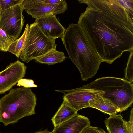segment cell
Returning a JSON list of instances; mask_svg holds the SVG:
<instances>
[{"label": "cell", "instance_id": "obj_20", "mask_svg": "<svg viewBox=\"0 0 133 133\" xmlns=\"http://www.w3.org/2000/svg\"><path fill=\"white\" fill-rule=\"evenodd\" d=\"M44 0H24L22 5L24 10L34 7Z\"/></svg>", "mask_w": 133, "mask_h": 133}, {"label": "cell", "instance_id": "obj_1", "mask_svg": "<svg viewBox=\"0 0 133 133\" xmlns=\"http://www.w3.org/2000/svg\"><path fill=\"white\" fill-rule=\"evenodd\" d=\"M133 0H81L86 4L78 24L102 62L112 63L133 51Z\"/></svg>", "mask_w": 133, "mask_h": 133}, {"label": "cell", "instance_id": "obj_26", "mask_svg": "<svg viewBox=\"0 0 133 133\" xmlns=\"http://www.w3.org/2000/svg\"><path fill=\"white\" fill-rule=\"evenodd\" d=\"M1 12L0 10V20L1 18Z\"/></svg>", "mask_w": 133, "mask_h": 133}, {"label": "cell", "instance_id": "obj_12", "mask_svg": "<svg viewBox=\"0 0 133 133\" xmlns=\"http://www.w3.org/2000/svg\"><path fill=\"white\" fill-rule=\"evenodd\" d=\"M78 114L77 112L63 100L61 105L51 120L55 127L71 119Z\"/></svg>", "mask_w": 133, "mask_h": 133}, {"label": "cell", "instance_id": "obj_2", "mask_svg": "<svg viewBox=\"0 0 133 133\" xmlns=\"http://www.w3.org/2000/svg\"><path fill=\"white\" fill-rule=\"evenodd\" d=\"M61 39L69 58L86 81L97 73L102 62L91 40L78 23L69 25Z\"/></svg>", "mask_w": 133, "mask_h": 133}, {"label": "cell", "instance_id": "obj_16", "mask_svg": "<svg viewBox=\"0 0 133 133\" xmlns=\"http://www.w3.org/2000/svg\"><path fill=\"white\" fill-rule=\"evenodd\" d=\"M29 26L27 24L21 36L18 39L13 41L10 45L8 51L19 57L26 40L29 30Z\"/></svg>", "mask_w": 133, "mask_h": 133}, {"label": "cell", "instance_id": "obj_5", "mask_svg": "<svg viewBox=\"0 0 133 133\" xmlns=\"http://www.w3.org/2000/svg\"><path fill=\"white\" fill-rule=\"evenodd\" d=\"M55 39L45 35L34 22L30 24L25 44L20 54L22 61L28 63L52 50H56Z\"/></svg>", "mask_w": 133, "mask_h": 133}, {"label": "cell", "instance_id": "obj_18", "mask_svg": "<svg viewBox=\"0 0 133 133\" xmlns=\"http://www.w3.org/2000/svg\"><path fill=\"white\" fill-rule=\"evenodd\" d=\"M125 78L131 82H133V51L130 52L127 65L124 70Z\"/></svg>", "mask_w": 133, "mask_h": 133}, {"label": "cell", "instance_id": "obj_7", "mask_svg": "<svg viewBox=\"0 0 133 133\" xmlns=\"http://www.w3.org/2000/svg\"><path fill=\"white\" fill-rule=\"evenodd\" d=\"M56 91L64 94L63 100L77 112L90 107L89 102L96 98L102 97L105 91L101 90L83 88L81 87L69 90Z\"/></svg>", "mask_w": 133, "mask_h": 133}, {"label": "cell", "instance_id": "obj_21", "mask_svg": "<svg viewBox=\"0 0 133 133\" xmlns=\"http://www.w3.org/2000/svg\"><path fill=\"white\" fill-rule=\"evenodd\" d=\"M17 83V86H23L26 88L37 87L34 84V81L32 79L22 78L19 80Z\"/></svg>", "mask_w": 133, "mask_h": 133}, {"label": "cell", "instance_id": "obj_6", "mask_svg": "<svg viewBox=\"0 0 133 133\" xmlns=\"http://www.w3.org/2000/svg\"><path fill=\"white\" fill-rule=\"evenodd\" d=\"M24 10L22 4L1 12L0 28L17 39L24 25Z\"/></svg>", "mask_w": 133, "mask_h": 133}, {"label": "cell", "instance_id": "obj_24", "mask_svg": "<svg viewBox=\"0 0 133 133\" xmlns=\"http://www.w3.org/2000/svg\"><path fill=\"white\" fill-rule=\"evenodd\" d=\"M63 0H44L42 3L49 4H56L60 3Z\"/></svg>", "mask_w": 133, "mask_h": 133}, {"label": "cell", "instance_id": "obj_8", "mask_svg": "<svg viewBox=\"0 0 133 133\" xmlns=\"http://www.w3.org/2000/svg\"><path fill=\"white\" fill-rule=\"evenodd\" d=\"M27 67L18 60L0 72V94L10 90L25 76Z\"/></svg>", "mask_w": 133, "mask_h": 133}, {"label": "cell", "instance_id": "obj_15", "mask_svg": "<svg viewBox=\"0 0 133 133\" xmlns=\"http://www.w3.org/2000/svg\"><path fill=\"white\" fill-rule=\"evenodd\" d=\"M65 58L64 53L54 50L35 59L36 62L41 63L52 65L62 62L65 59Z\"/></svg>", "mask_w": 133, "mask_h": 133}, {"label": "cell", "instance_id": "obj_9", "mask_svg": "<svg viewBox=\"0 0 133 133\" xmlns=\"http://www.w3.org/2000/svg\"><path fill=\"white\" fill-rule=\"evenodd\" d=\"M35 22L45 35L53 39L62 38L66 29L61 25L55 15L36 18Z\"/></svg>", "mask_w": 133, "mask_h": 133}, {"label": "cell", "instance_id": "obj_17", "mask_svg": "<svg viewBox=\"0 0 133 133\" xmlns=\"http://www.w3.org/2000/svg\"><path fill=\"white\" fill-rule=\"evenodd\" d=\"M16 40L0 28V50L1 51L4 52L8 51L10 44Z\"/></svg>", "mask_w": 133, "mask_h": 133}, {"label": "cell", "instance_id": "obj_13", "mask_svg": "<svg viewBox=\"0 0 133 133\" xmlns=\"http://www.w3.org/2000/svg\"><path fill=\"white\" fill-rule=\"evenodd\" d=\"M125 121L120 114L110 115L104 121L108 133H128Z\"/></svg>", "mask_w": 133, "mask_h": 133}, {"label": "cell", "instance_id": "obj_25", "mask_svg": "<svg viewBox=\"0 0 133 133\" xmlns=\"http://www.w3.org/2000/svg\"><path fill=\"white\" fill-rule=\"evenodd\" d=\"M34 133H52V132H50L46 129L44 130L40 131Z\"/></svg>", "mask_w": 133, "mask_h": 133}, {"label": "cell", "instance_id": "obj_22", "mask_svg": "<svg viewBox=\"0 0 133 133\" xmlns=\"http://www.w3.org/2000/svg\"><path fill=\"white\" fill-rule=\"evenodd\" d=\"M80 133H106L103 129L90 125L84 128Z\"/></svg>", "mask_w": 133, "mask_h": 133}, {"label": "cell", "instance_id": "obj_3", "mask_svg": "<svg viewBox=\"0 0 133 133\" xmlns=\"http://www.w3.org/2000/svg\"><path fill=\"white\" fill-rule=\"evenodd\" d=\"M36 101L30 89L23 87L11 89L0 99V122L7 126L35 114Z\"/></svg>", "mask_w": 133, "mask_h": 133}, {"label": "cell", "instance_id": "obj_4", "mask_svg": "<svg viewBox=\"0 0 133 133\" xmlns=\"http://www.w3.org/2000/svg\"><path fill=\"white\" fill-rule=\"evenodd\" d=\"M81 87L104 91L102 97L119 108L121 113L131 106L133 102V83L124 79L101 77Z\"/></svg>", "mask_w": 133, "mask_h": 133}, {"label": "cell", "instance_id": "obj_10", "mask_svg": "<svg viewBox=\"0 0 133 133\" xmlns=\"http://www.w3.org/2000/svg\"><path fill=\"white\" fill-rule=\"evenodd\" d=\"M42 2L25 10V12L31 15L33 18L36 19L63 13L68 9L67 3L65 0H63L59 3L54 4L44 3Z\"/></svg>", "mask_w": 133, "mask_h": 133}, {"label": "cell", "instance_id": "obj_27", "mask_svg": "<svg viewBox=\"0 0 133 133\" xmlns=\"http://www.w3.org/2000/svg\"><path fill=\"white\" fill-rule=\"evenodd\" d=\"M0 133H1L0 132Z\"/></svg>", "mask_w": 133, "mask_h": 133}, {"label": "cell", "instance_id": "obj_11", "mask_svg": "<svg viewBox=\"0 0 133 133\" xmlns=\"http://www.w3.org/2000/svg\"><path fill=\"white\" fill-rule=\"evenodd\" d=\"M88 118L78 114L60 125L55 127L52 133H80L85 127L90 125Z\"/></svg>", "mask_w": 133, "mask_h": 133}, {"label": "cell", "instance_id": "obj_23", "mask_svg": "<svg viewBox=\"0 0 133 133\" xmlns=\"http://www.w3.org/2000/svg\"><path fill=\"white\" fill-rule=\"evenodd\" d=\"M129 120L128 121H125L128 133H133V108L130 111Z\"/></svg>", "mask_w": 133, "mask_h": 133}, {"label": "cell", "instance_id": "obj_14", "mask_svg": "<svg viewBox=\"0 0 133 133\" xmlns=\"http://www.w3.org/2000/svg\"><path fill=\"white\" fill-rule=\"evenodd\" d=\"M89 105L90 107L95 108L109 115H115L118 112L121 113L119 108L101 96L91 99L89 102Z\"/></svg>", "mask_w": 133, "mask_h": 133}, {"label": "cell", "instance_id": "obj_19", "mask_svg": "<svg viewBox=\"0 0 133 133\" xmlns=\"http://www.w3.org/2000/svg\"><path fill=\"white\" fill-rule=\"evenodd\" d=\"M24 0H0L1 12L22 3Z\"/></svg>", "mask_w": 133, "mask_h": 133}]
</instances>
